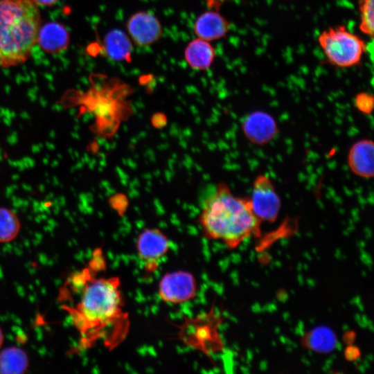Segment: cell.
<instances>
[{"label":"cell","instance_id":"cell-21","mask_svg":"<svg viewBox=\"0 0 374 374\" xmlns=\"http://www.w3.org/2000/svg\"><path fill=\"white\" fill-rule=\"evenodd\" d=\"M34 2L37 5L42 6H52L58 0H33Z\"/></svg>","mask_w":374,"mask_h":374},{"label":"cell","instance_id":"cell-10","mask_svg":"<svg viewBox=\"0 0 374 374\" xmlns=\"http://www.w3.org/2000/svg\"><path fill=\"white\" fill-rule=\"evenodd\" d=\"M242 130L249 141L260 145L271 141L278 132L275 119L262 111L248 114L242 123Z\"/></svg>","mask_w":374,"mask_h":374},{"label":"cell","instance_id":"cell-1","mask_svg":"<svg viewBox=\"0 0 374 374\" xmlns=\"http://www.w3.org/2000/svg\"><path fill=\"white\" fill-rule=\"evenodd\" d=\"M80 275L81 292L75 305L67 307L84 348L102 339L114 348L127 334L130 322L124 310L121 281L116 276L95 277L89 272Z\"/></svg>","mask_w":374,"mask_h":374},{"label":"cell","instance_id":"cell-18","mask_svg":"<svg viewBox=\"0 0 374 374\" xmlns=\"http://www.w3.org/2000/svg\"><path fill=\"white\" fill-rule=\"evenodd\" d=\"M21 229L20 220L17 214L6 207H0V242L15 240Z\"/></svg>","mask_w":374,"mask_h":374},{"label":"cell","instance_id":"cell-12","mask_svg":"<svg viewBox=\"0 0 374 374\" xmlns=\"http://www.w3.org/2000/svg\"><path fill=\"white\" fill-rule=\"evenodd\" d=\"M373 154V141L362 139L355 142L348 154V164L350 170L361 177H372L374 173Z\"/></svg>","mask_w":374,"mask_h":374},{"label":"cell","instance_id":"cell-16","mask_svg":"<svg viewBox=\"0 0 374 374\" xmlns=\"http://www.w3.org/2000/svg\"><path fill=\"white\" fill-rule=\"evenodd\" d=\"M28 364L26 353L19 347L10 346L0 352V373H24L26 371Z\"/></svg>","mask_w":374,"mask_h":374},{"label":"cell","instance_id":"cell-14","mask_svg":"<svg viewBox=\"0 0 374 374\" xmlns=\"http://www.w3.org/2000/svg\"><path fill=\"white\" fill-rule=\"evenodd\" d=\"M133 43L128 35L118 28L110 30L103 39L106 55L112 60L130 62L132 58Z\"/></svg>","mask_w":374,"mask_h":374},{"label":"cell","instance_id":"cell-11","mask_svg":"<svg viewBox=\"0 0 374 374\" xmlns=\"http://www.w3.org/2000/svg\"><path fill=\"white\" fill-rule=\"evenodd\" d=\"M229 20L217 10L202 12L196 19L193 30L195 35L208 42L221 39L230 30Z\"/></svg>","mask_w":374,"mask_h":374},{"label":"cell","instance_id":"cell-15","mask_svg":"<svg viewBox=\"0 0 374 374\" xmlns=\"http://www.w3.org/2000/svg\"><path fill=\"white\" fill-rule=\"evenodd\" d=\"M184 55L191 69L206 71L213 64L216 53L210 42L197 37L187 44Z\"/></svg>","mask_w":374,"mask_h":374},{"label":"cell","instance_id":"cell-3","mask_svg":"<svg viewBox=\"0 0 374 374\" xmlns=\"http://www.w3.org/2000/svg\"><path fill=\"white\" fill-rule=\"evenodd\" d=\"M40 27V12L33 0H0V67L26 62Z\"/></svg>","mask_w":374,"mask_h":374},{"label":"cell","instance_id":"cell-9","mask_svg":"<svg viewBox=\"0 0 374 374\" xmlns=\"http://www.w3.org/2000/svg\"><path fill=\"white\" fill-rule=\"evenodd\" d=\"M127 34L138 46L155 44L162 37L163 26L155 15L141 10L132 14L126 22Z\"/></svg>","mask_w":374,"mask_h":374},{"label":"cell","instance_id":"cell-2","mask_svg":"<svg viewBox=\"0 0 374 374\" xmlns=\"http://www.w3.org/2000/svg\"><path fill=\"white\" fill-rule=\"evenodd\" d=\"M197 222L205 238L220 240L230 249L260 233L261 221L252 210L250 198L234 195L224 182L204 199Z\"/></svg>","mask_w":374,"mask_h":374},{"label":"cell","instance_id":"cell-6","mask_svg":"<svg viewBox=\"0 0 374 374\" xmlns=\"http://www.w3.org/2000/svg\"><path fill=\"white\" fill-rule=\"evenodd\" d=\"M170 247L168 236L157 228H146L141 231L136 238L137 256L148 273H153L159 268Z\"/></svg>","mask_w":374,"mask_h":374},{"label":"cell","instance_id":"cell-4","mask_svg":"<svg viewBox=\"0 0 374 374\" xmlns=\"http://www.w3.org/2000/svg\"><path fill=\"white\" fill-rule=\"evenodd\" d=\"M132 91L130 85L116 78L102 76L92 82L85 92L76 93L63 101L64 107L78 106L80 114L88 112L95 119L92 131L101 136H112L118 127L123 114H129L128 96Z\"/></svg>","mask_w":374,"mask_h":374},{"label":"cell","instance_id":"cell-19","mask_svg":"<svg viewBox=\"0 0 374 374\" xmlns=\"http://www.w3.org/2000/svg\"><path fill=\"white\" fill-rule=\"evenodd\" d=\"M359 28L362 33L373 39L374 35V0H359Z\"/></svg>","mask_w":374,"mask_h":374},{"label":"cell","instance_id":"cell-8","mask_svg":"<svg viewBox=\"0 0 374 374\" xmlns=\"http://www.w3.org/2000/svg\"><path fill=\"white\" fill-rule=\"evenodd\" d=\"M197 287L196 279L191 273L177 270L162 276L159 282L158 295L165 303L179 304L194 299Z\"/></svg>","mask_w":374,"mask_h":374},{"label":"cell","instance_id":"cell-22","mask_svg":"<svg viewBox=\"0 0 374 374\" xmlns=\"http://www.w3.org/2000/svg\"><path fill=\"white\" fill-rule=\"evenodd\" d=\"M3 343V334L2 330L0 328V348Z\"/></svg>","mask_w":374,"mask_h":374},{"label":"cell","instance_id":"cell-20","mask_svg":"<svg viewBox=\"0 0 374 374\" xmlns=\"http://www.w3.org/2000/svg\"><path fill=\"white\" fill-rule=\"evenodd\" d=\"M354 103L359 112L364 114H371L373 109L374 97L368 92L362 91L356 94Z\"/></svg>","mask_w":374,"mask_h":374},{"label":"cell","instance_id":"cell-5","mask_svg":"<svg viewBox=\"0 0 374 374\" xmlns=\"http://www.w3.org/2000/svg\"><path fill=\"white\" fill-rule=\"evenodd\" d=\"M318 43L328 62L339 68L357 66L366 51L364 41L343 25L323 30Z\"/></svg>","mask_w":374,"mask_h":374},{"label":"cell","instance_id":"cell-17","mask_svg":"<svg viewBox=\"0 0 374 374\" xmlns=\"http://www.w3.org/2000/svg\"><path fill=\"white\" fill-rule=\"evenodd\" d=\"M334 332L324 326L317 327L307 333L303 338L304 344L309 348L320 353L332 350L336 346Z\"/></svg>","mask_w":374,"mask_h":374},{"label":"cell","instance_id":"cell-13","mask_svg":"<svg viewBox=\"0 0 374 374\" xmlns=\"http://www.w3.org/2000/svg\"><path fill=\"white\" fill-rule=\"evenodd\" d=\"M69 41L67 30L57 22H48L41 26L37 39L41 48L50 54L59 53L65 50Z\"/></svg>","mask_w":374,"mask_h":374},{"label":"cell","instance_id":"cell-7","mask_svg":"<svg viewBox=\"0 0 374 374\" xmlns=\"http://www.w3.org/2000/svg\"><path fill=\"white\" fill-rule=\"evenodd\" d=\"M252 210L262 221L274 222L278 218L281 201L271 179L258 175L253 181L250 197Z\"/></svg>","mask_w":374,"mask_h":374}]
</instances>
